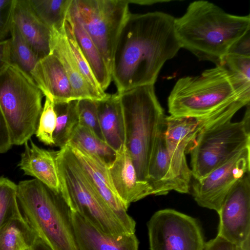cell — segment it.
<instances>
[{
    "instance_id": "1",
    "label": "cell",
    "mask_w": 250,
    "mask_h": 250,
    "mask_svg": "<svg viewBox=\"0 0 250 250\" xmlns=\"http://www.w3.org/2000/svg\"><path fill=\"white\" fill-rule=\"evenodd\" d=\"M174 19L162 12L129 14L113 54L111 77L117 93L154 84L163 65L181 48Z\"/></svg>"
},
{
    "instance_id": "2",
    "label": "cell",
    "mask_w": 250,
    "mask_h": 250,
    "mask_svg": "<svg viewBox=\"0 0 250 250\" xmlns=\"http://www.w3.org/2000/svg\"><path fill=\"white\" fill-rule=\"evenodd\" d=\"M174 28L181 48L217 65L232 45L250 31V16L231 15L213 3L197 0L175 18Z\"/></svg>"
},
{
    "instance_id": "3",
    "label": "cell",
    "mask_w": 250,
    "mask_h": 250,
    "mask_svg": "<svg viewBox=\"0 0 250 250\" xmlns=\"http://www.w3.org/2000/svg\"><path fill=\"white\" fill-rule=\"evenodd\" d=\"M250 102V83L220 64L200 75L180 78L167 104L170 116L202 118L237 105L247 106Z\"/></svg>"
},
{
    "instance_id": "4",
    "label": "cell",
    "mask_w": 250,
    "mask_h": 250,
    "mask_svg": "<svg viewBox=\"0 0 250 250\" xmlns=\"http://www.w3.org/2000/svg\"><path fill=\"white\" fill-rule=\"evenodd\" d=\"M17 195L24 219L38 237L53 250H79L72 210L61 191L34 178L20 181Z\"/></svg>"
},
{
    "instance_id": "5",
    "label": "cell",
    "mask_w": 250,
    "mask_h": 250,
    "mask_svg": "<svg viewBox=\"0 0 250 250\" xmlns=\"http://www.w3.org/2000/svg\"><path fill=\"white\" fill-rule=\"evenodd\" d=\"M118 94L123 115L125 145L139 180L147 182L150 159L157 139L165 130L166 116L154 85L138 86Z\"/></svg>"
},
{
    "instance_id": "6",
    "label": "cell",
    "mask_w": 250,
    "mask_h": 250,
    "mask_svg": "<svg viewBox=\"0 0 250 250\" xmlns=\"http://www.w3.org/2000/svg\"><path fill=\"white\" fill-rule=\"evenodd\" d=\"M55 160L60 191L72 211L105 233H130L93 188L67 145L55 151Z\"/></svg>"
},
{
    "instance_id": "7",
    "label": "cell",
    "mask_w": 250,
    "mask_h": 250,
    "mask_svg": "<svg viewBox=\"0 0 250 250\" xmlns=\"http://www.w3.org/2000/svg\"><path fill=\"white\" fill-rule=\"evenodd\" d=\"M43 95L30 76L10 63L0 75V108L12 145H22L35 134Z\"/></svg>"
},
{
    "instance_id": "8",
    "label": "cell",
    "mask_w": 250,
    "mask_h": 250,
    "mask_svg": "<svg viewBox=\"0 0 250 250\" xmlns=\"http://www.w3.org/2000/svg\"><path fill=\"white\" fill-rule=\"evenodd\" d=\"M243 119L222 120L203 128L187 150L192 177L199 180L242 149L250 146V104Z\"/></svg>"
},
{
    "instance_id": "9",
    "label": "cell",
    "mask_w": 250,
    "mask_h": 250,
    "mask_svg": "<svg viewBox=\"0 0 250 250\" xmlns=\"http://www.w3.org/2000/svg\"><path fill=\"white\" fill-rule=\"evenodd\" d=\"M127 0H72L70 11L77 18L111 73L114 50L129 14Z\"/></svg>"
},
{
    "instance_id": "10",
    "label": "cell",
    "mask_w": 250,
    "mask_h": 250,
    "mask_svg": "<svg viewBox=\"0 0 250 250\" xmlns=\"http://www.w3.org/2000/svg\"><path fill=\"white\" fill-rule=\"evenodd\" d=\"M237 112L235 108H229L202 118L166 116L165 142L177 192H189L192 174L187 164L186 154L197 135L209 125L232 119Z\"/></svg>"
},
{
    "instance_id": "11",
    "label": "cell",
    "mask_w": 250,
    "mask_h": 250,
    "mask_svg": "<svg viewBox=\"0 0 250 250\" xmlns=\"http://www.w3.org/2000/svg\"><path fill=\"white\" fill-rule=\"evenodd\" d=\"M150 250H204L196 219L171 208L155 212L147 223Z\"/></svg>"
},
{
    "instance_id": "12",
    "label": "cell",
    "mask_w": 250,
    "mask_h": 250,
    "mask_svg": "<svg viewBox=\"0 0 250 250\" xmlns=\"http://www.w3.org/2000/svg\"><path fill=\"white\" fill-rule=\"evenodd\" d=\"M250 172V146L238 152L224 164L192 184V194L200 207L218 212L237 181Z\"/></svg>"
},
{
    "instance_id": "13",
    "label": "cell",
    "mask_w": 250,
    "mask_h": 250,
    "mask_svg": "<svg viewBox=\"0 0 250 250\" xmlns=\"http://www.w3.org/2000/svg\"><path fill=\"white\" fill-rule=\"evenodd\" d=\"M240 179L225 198L219 211L217 235L250 250V175Z\"/></svg>"
},
{
    "instance_id": "14",
    "label": "cell",
    "mask_w": 250,
    "mask_h": 250,
    "mask_svg": "<svg viewBox=\"0 0 250 250\" xmlns=\"http://www.w3.org/2000/svg\"><path fill=\"white\" fill-rule=\"evenodd\" d=\"M93 188L130 233H135L136 222L117 195L107 167L81 150L66 145Z\"/></svg>"
},
{
    "instance_id": "15",
    "label": "cell",
    "mask_w": 250,
    "mask_h": 250,
    "mask_svg": "<svg viewBox=\"0 0 250 250\" xmlns=\"http://www.w3.org/2000/svg\"><path fill=\"white\" fill-rule=\"evenodd\" d=\"M107 170L115 191L126 208L132 203L153 195L148 183L139 180L130 154L125 145L117 150L116 157Z\"/></svg>"
},
{
    "instance_id": "16",
    "label": "cell",
    "mask_w": 250,
    "mask_h": 250,
    "mask_svg": "<svg viewBox=\"0 0 250 250\" xmlns=\"http://www.w3.org/2000/svg\"><path fill=\"white\" fill-rule=\"evenodd\" d=\"M72 217L79 250H139V242L135 233L106 234L75 211H72Z\"/></svg>"
},
{
    "instance_id": "17",
    "label": "cell",
    "mask_w": 250,
    "mask_h": 250,
    "mask_svg": "<svg viewBox=\"0 0 250 250\" xmlns=\"http://www.w3.org/2000/svg\"><path fill=\"white\" fill-rule=\"evenodd\" d=\"M31 77L43 96L54 104L76 100L62 64L53 54L40 59Z\"/></svg>"
},
{
    "instance_id": "18",
    "label": "cell",
    "mask_w": 250,
    "mask_h": 250,
    "mask_svg": "<svg viewBox=\"0 0 250 250\" xmlns=\"http://www.w3.org/2000/svg\"><path fill=\"white\" fill-rule=\"evenodd\" d=\"M13 22L40 59L50 53V29L38 17L28 0H14Z\"/></svg>"
},
{
    "instance_id": "19",
    "label": "cell",
    "mask_w": 250,
    "mask_h": 250,
    "mask_svg": "<svg viewBox=\"0 0 250 250\" xmlns=\"http://www.w3.org/2000/svg\"><path fill=\"white\" fill-rule=\"evenodd\" d=\"M24 144V149L18 164L24 175L34 177L49 188L60 191L55 160V151L38 146L31 139Z\"/></svg>"
},
{
    "instance_id": "20",
    "label": "cell",
    "mask_w": 250,
    "mask_h": 250,
    "mask_svg": "<svg viewBox=\"0 0 250 250\" xmlns=\"http://www.w3.org/2000/svg\"><path fill=\"white\" fill-rule=\"evenodd\" d=\"M50 47V54L55 55L62 64L76 100L96 101L76 62L65 36L64 28L61 31H51Z\"/></svg>"
},
{
    "instance_id": "21",
    "label": "cell",
    "mask_w": 250,
    "mask_h": 250,
    "mask_svg": "<svg viewBox=\"0 0 250 250\" xmlns=\"http://www.w3.org/2000/svg\"><path fill=\"white\" fill-rule=\"evenodd\" d=\"M100 125L104 141L116 151L125 145L123 112L117 93L96 101Z\"/></svg>"
},
{
    "instance_id": "22",
    "label": "cell",
    "mask_w": 250,
    "mask_h": 250,
    "mask_svg": "<svg viewBox=\"0 0 250 250\" xmlns=\"http://www.w3.org/2000/svg\"><path fill=\"white\" fill-rule=\"evenodd\" d=\"M164 131L159 136L151 156L147 170V182L154 195H164L177 191L165 145Z\"/></svg>"
},
{
    "instance_id": "23",
    "label": "cell",
    "mask_w": 250,
    "mask_h": 250,
    "mask_svg": "<svg viewBox=\"0 0 250 250\" xmlns=\"http://www.w3.org/2000/svg\"><path fill=\"white\" fill-rule=\"evenodd\" d=\"M66 21L70 24L77 43L97 82L105 91L112 80V77L103 57L80 21L70 11V8Z\"/></svg>"
},
{
    "instance_id": "24",
    "label": "cell",
    "mask_w": 250,
    "mask_h": 250,
    "mask_svg": "<svg viewBox=\"0 0 250 250\" xmlns=\"http://www.w3.org/2000/svg\"><path fill=\"white\" fill-rule=\"evenodd\" d=\"M67 145L86 153L108 167L114 160L116 151L104 141L100 139L87 128L78 125Z\"/></svg>"
},
{
    "instance_id": "25",
    "label": "cell",
    "mask_w": 250,
    "mask_h": 250,
    "mask_svg": "<svg viewBox=\"0 0 250 250\" xmlns=\"http://www.w3.org/2000/svg\"><path fill=\"white\" fill-rule=\"evenodd\" d=\"M38 237L23 216L14 218L0 229V250L32 248Z\"/></svg>"
},
{
    "instance_id": "26",
    "label": "cell",
    "mask_w": 250,
    "mask_h": 250,
    "mask_svg": "<svg viewBox=\"0 0 250 250\" xmlns=\"http://www.w3.org/2000/svg\"><path fill=\"white\" fill-rule=\"evenodd\" d=\"M78 101L54 104L56 124L53 133L54 145L60 149L67 144L79 125Z\"/></svg>"
},
{
    "instance_id": "27",
    "label": "cell",
    "mask_w": 250,
    "mask_h": 250,
    "mask_svg": "<svg viewBox=\"0 0 250 250\" xmlns=\"http://www.w3.org/2000/svg\"><path fill=\"white\" fill-rule=\"evenodd\" d=\"M38 17L51 31L64 28L72 0H28Z\"/></svg>"
},
{
    "instance_id": "28",
    "label": "cell",
    "mask_w": 250,
    "mask_h": 250,
    "mask_svg": "<svg viewBox=\"0 0 250 250\" xmlns=\"http://www.w3.org/2000/svg\"><path fill=\"white\" fill-rule=\"evenodd\" d=\"M10 63L17 65L31 76V73L40 60L12 24L10 36Z\"/></svg>"
},
{
    "instance_id": "29",
    "label": "cell",
    "mask_w": 250,
    "mask_h": 250,
    "mask_svg": "<svg viewBox=\"0 0 250 250\" xmlns=\"http://www.w3.org/2000/svg\"><path fill=\"white\" fill-rule=\"evenodd\" d=\"M65 36L76 62L84 80L87 83L96 101L102 100L107 97V94L100 87L90 66L83 56L74 36L70 24L66 21L64 26Z\"/></svg>"
},
{
    "instance_id": "30",
    "label": "cell",
    "mask_w": 250,
    "mask_h": 250,
    "mask_svg": "<svg viewBox=\"0 0 250 250\" xmlns=\"http://www.w3.org/2000/svg\"><path fill=\"white\" fill-rule=\"evenodd\" d=\"M17 185L0 177V229L12 219L22 216L17 199Z\"/></svg>"
},
{
    "instance_id": "31",
    "label": "cell",
    "mask_w": 250,
    "mask_h": 250,
    "mask_svg": "<svg viewBox=\"0 0 250 250\" xmlns=\"http://www.w3.org/2000/svg\"><path fill=\"white\" fill-rule=\"evenodd\" d=\"M56 124L54 103L45 97L35 135L39 140L48 146L54 145L53 133Z\"/></svg>"
},
{
    "instance_id": "32",
    "label": "cell",
    "mask_w": 250,
    "mask_h": 250,
    "mask_svg": "<svg viewBox=\"0 0 250 250\" xmlns=\"http://www.w3.org/2000/svg\"><path fill=\"white\" fill-rule=\"evenodd\" d=\"M79 125L84 126L100 139L104 140L100 125L96 101L82 99L78 101Z\"/></svg>"
},
{
    "instance_id": "33",
    "label": "cell",
    "mask_w": 250,
    "mask_h": 250,
    "mask_svg": "<svg viewBox=\"0 0 250 250\" xmlns=\"http://www.w3.org/2000/svg\"><path fill=\"white\" fill-rule=\"evenodd\" d=\"M220 64L242 80L250 83V57L228 54Z\"/></svg>"
},
{
    "instance_id": "34",
    "label": "cell",
    "mask_w": 250,
    "mask_h": 250,
    "mask_svg": "<svg viewBox=\"0 0 250 250\" xmlns=\"http://www.w3.org/2000/svg\"><path fill=\"white\" fill-rule=\"evenodd\" d=\"M14 5V0H0V41L10 37Z\"/></svg>"
},
{
    "instance_id": "35",
    "label": "cell",
    "mask_w": 250,
    "mask_h": 250,
    "mask_svg": "<svg viewBox=\"0 0 250 250\" xmlns=\"http://www.w3.org/2000/svg\"><path fill=\"white\" fill-rule=\"evenodd\" d=\"M204 250H243L238 246L218 236L205 242Z\"/></svg>"
},
{
    "instance_id": "36",
    "label": "cell",
    "mask_w": 250,
    "mask_h": 250,
    "mask_svg": "<svg viewBox=\"0 0 250 250\" xmlns=\"http://www.w3.org/2000/svg\"><path fill=\"white\" fill-rule=\"evenodd\" d=\"M228 54L250 57V31L232 45Z\"/></svg>"
},
{
    "instance_id": "37",
    "label": "cell",
    "mask_w": 250,
    "mask_h": 250,
    "mask_svg": "<svg viewBox=\"0 0 250 250\" xmlns=\"http://www.w3.org/2000/svg\"><path fill=\"white\" fill-rule=\"evenodd\" d=\"M12 146L6 122L0 108V153L6 152Z\"/></svg>"
},
{
    "instance_id": "38",
    "label": "cell",
    "mask_w": 250,
    "mask_h": 250,
    "mask_svg": "<svg viewBox=\"0 0 250 250\" xmlns=\"http://www.w3.org/2000/svg\"><path fill=\"white\" fill-rule=\"evenodd\" d=\"M10 46L9 38L0 41V75L10 64Z\"/></svg>"
},
{
    "instance_id": "39",
    "label": "cell",
    "mask_w": 250,
    "mask_h": 250,
    "mask_svg": "<svg viewBox=\"0 0 250 250\" xmlns=\"http://www.w3.org/2000/svg\"><path fill=\"white\" fill-rule=\"evenodd\" d=\"M32 250H53L46 243L39 237L36 240Z\"/></svg>"
},
{
    "instance_id": "40",
    "label": "cell",
    "mask_w": 250,
    "mask_h": 250,
    "mask_svg": "<svg viewBox=\"0 0 250 250\" xmlns=\"http://www.w3.org/2000/svg\"><path fill=\"white\" fill-rule=\"evenodd\" d=\"M129 4L130 3H135L140 5H152L159 2H168L169 0H127Z\"/></svg>"
},
{
    "instance_id": "41",
    "label": "cell",
    "mask_w": 250,
    "mask_h": 250,
    "mask_svg": "<svg viewBox=\"0 0 250 250\" xmlns=\"http://www.w3.org/2000/svg\"><path fill=\"white\" fill-rule=\"evenodd\" d=\"M23 250H32V248H27V249H24Z\"/></svg>"
}]
</instances>
